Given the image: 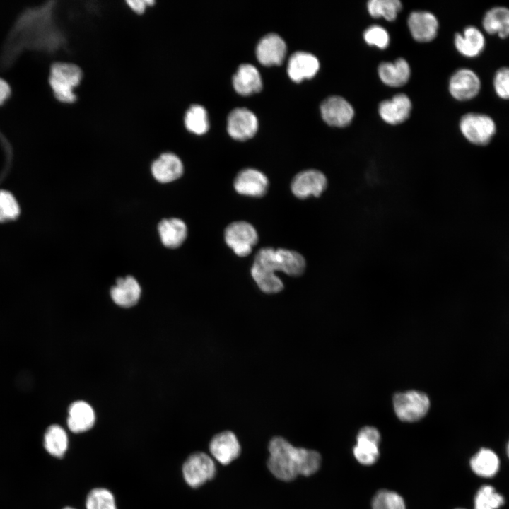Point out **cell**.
<instances>
[{
  "mask_svg": "<svg viewBox=\"0 0 509 509\" xmlns=\"http://www.w3.org/2000/svg\"><path fill=\"white\" fill-rule=\"evenodd\" d=\"M267 467L276 479L294 481L299 475L309 476L320 469L322 457L313 450L296 447L282 436H274L267 445Z\"/></svg>",
  "mask_w": 509,
  "mask_h": 509,
  "instance_id": "1",
  "label": "cell"
},
{
  "mask_svg": "<svg viewBox=\"0 0 509 509\" xmlns=\"http://www.w3.org/2000/svg\"><path fill=\"white\" fill-rule=\"evenodd\" d=\"M83 71L79 66L70 62H56L50 68L49 84L55 98L63 103L76 101V89L83 80Z\"/></svg>",
  "mask_w": 509,
  "mask_h": 509,
  "instance_id": "2",
  "label": "cell"
},
{
  "mask_svg": "<svg viewBox=\"0 0 509 509\" xmlns=\"http://www.w3.org/2000/svg\"><path fill=\"white\" fill-rule=\"evenodd\" d=\"M182 472L187 484L197 488L214 479L216 467L213 459L207 453L195 452L185 460Z\"/></svg>",
  "mask_w": 509,
  "mask_h": 509,
  "instance_id": "3",
  "label": "cell"
},
{
  "mask_svg": "<svg viewBox=\"0 0 509 509\" xmlns=\"http://www.w3.org/2000/svg\"><path fill=\"white\" fill-rule=\"evenodd\" d=\"M393 406L395 414L400 420L413 422L421 419L427 414L430 400L425 393L411 390L395 394Z\"/></svg>",
  "mask_w": 509,
  "mask_h": 509,
  "instance_id": "4",
  "label": "cell"
},
{
  "mask_svg": "<svg viewBox=\"0 0 509 509\" xmlns=\"http://www.w3.org/2000/svg\"><path fill=\"white\" fill-rule=\"evenodd\" d=\"M460 129L463 136L476 145H486L495 134L496 124L488 115L468 113L460 119Z\"/></svg>",
  "mask_w": 509,
  "mask_h": 509,
  "instance_id": "5",
  "label": "cell"
},
{
  "mask_svg": "<svg viewBox=\"0 0 509 509\" xmlns=\"http://www.w3.org/2000/svg\"><path fill=\"white\" fill-rule=\"evenodd\" d=\"M224 239L235 255L245 257L251 253L253 247L257 244L258 235L252 225L247 221H240L233 222L226 227Z\"/></svg>",
  "mask_w": 509,
  "mask_h": 509,
  "instance_id": "6",
  "label": "cell"
},
{
  "mask_svg": "<svg viewBox=\"0 0 509 509\" xmlns=\"http://www.w3.org/2000/svg\"><path fill=\"white\" fill-rule=\"evenodd\" d=\"M209 450L214 460L221 464L226 466L240 457L242 447L233 431H223L211 438L209 444Z\"/></svg>",
  "mask_w": 509,
  "mask_h": 509,
  "instance_id": "7",
  "label": "cell"
},
{
  "mask_svg": "<svg viewBox=\"0 0 509 509\" xmlns=\"http://www.w3.org/2000/svg\"><path fill=\"white\" fill-rule=\"evenodd\" d=\"M327 187V179L320 171L314 169L298 173L292 180L293 194L299 199L320 196Z\"/></svg>",
  "mask_w": 509,
  "mask_h": 509,
  "instance_id": "8",
  "label": "cell"
},
{
  "mask_svg": "<svg viewBox=\"0 0 509 509\" xmlns=\"http://www.w3.org/2000/svg\"><path fill=\"white\" fill-rule=\"evenodd\" d=\"M258 129L256 115L245 107L233 109L227 119V130L234 139L245 141L252 137Z\"/></svg>",
  "mask_w": 509,
  "mask_h": 509,
  "instance_id": "9",
  "label": "cell"
},
{
  "mask_svg": "<svg viewBox=\"0 0 509 509\" xmlns=\"http://www.w3.org/2000/svg\"><path fill=\"white\" fill-rule=\"evenodd\" d=\"M320 113L324 121L329 125L344 127L351 122L354 110L346 99L334 95L326 98L322 103Z\"/></svg>",
  "mask_w": 509,
  "mask_h": 509,
  "instance_id": "10",
  "label": "cell"
},
{
  "mask_svg": "<svg viewBox=\"0 0 509 509\" xmlns=\"http://www.w3.org/2000/svg\"><path fill=\"white\" fill-rule=\"evenodd\" d=\"M380 433L374 427L365 426L359 431L353 455L361 464L370 465L377 461L380 455Z\"/></svg>",
  "mask_w": 509,
  "mask_h": 509,
  "instance_id": "11",
  "label": "cell"
},
{
  "mask_svg": "<svg viewBox=\"0 0 509 509\" xmlns=\"http://www.w3.org/2000/svg\"><path fill=\"white\" fill-rule=\"evenodd\" d=\"M481 82L478 76L469 69H460L453 74L449 81V91L458 100L474 98L479 92Z\"/></svg>",
  "mask_w": 509,
  "mask_h": 509,
  "instance_id": "12",
  "label": "cell"
},
{
  "mask_svg": "<svg viewBox=\"0 0 509 509\" xmlns=\"http://www.w3.org/2000/svg\"><path fill=\"white\" fill-rule=\"evenodd\" d=\"M286 53L283 39L276 33L264 35L256 47L258 61L264 66L279 65L282 63Z\"/></svg>",
  "mask_w": 509,
  "mask_h": 509,
  "instance_id": "13",
  "label": "cell"
},
{
  "mask_svg": "<svg viewBox=\"0 0 509 509\" xmlns=\"http://www.w3.org/2000/svg\"><path fill=\"white\" fill-rule=\"evenodd\" d=\"M269 181L261 171L247 168L240 171L234 180L235 191L242 195L259 197L263 196L268 188Z\"/></svg>",
  "mask_w": 509,
  "mask_h": 509,
  "instance_id": "14",
  "label": "cell"
},
{
  "mask_svg": "<svg viewBox=\"0 0 509 509\" xmlns=\"http://www.w3.org/2000/svg\"><path fill=\"white\" fill-rule=\"evenodd\" d=\"M407 24L413 38L420 42L433 40L438 33V21L428 11H413L409 16Z\"/></svg>",
  "mask_w": 509,
  "mask_h": 509,
  "instance_id": "15",
  "label": "cell"
},
{
  "mask_svg": "<svg viewBox=\"0 0 509 509\" xmlns=\"http://www.w3.org/2000/svg\"><path fill=\"white\" fill-rule=\"evenodd\" d=\"M411 108V101L408 95L399 93L391 99L382 101L379 105L378 112L383 121L395 125L407 119Z\"/></svg>",
  "mask_w": 509,
  "mask_h": 509,
  "instance_id": "16",
  "label": "cell"
},
{
  "mask_svg": "<svg viewBox=\"0 0 509 509\" xmlns=\"http://www.w3.org/2000/svg\"><path fill=\"white\" fill-rule=\"evenodd\" d=\"M319 68L320 63L315 55L306 52L298 51L290 57L287 71L290 78L298 83L305 78L315 76Z\"/></svg>",
  "mask_w": 509,
  "mask_h": 509,
  "instance_id": "17",
  "label": "cell"
},
{
  "mask_svg": "<svg viewBox=\"0 0 509 509\" xmlns=\"http://www.w3.org/2000/svg\"><path fill=\"white\" fill-rule=\"evenodd\" d=\"M153 177L160 182L166 183L180 177L183 165L180 158L172 153H164L151 165Z\"/></svg>",
  "mask_w": 509,
  "mask_h": 509,
  "instance_id": "18",
  "label": "cell"
},
{
  "mask_svg": "<svg viewBox=\"0 0 509 509\" xmlns=\"http://www.w3.org/2000/svg\"><path fill=\"white\" fill-rule=\"evenodd\" d=\"M233 85L235 91L242 95L257 93L262 86L261 75L255 66L242 64L233 75Z\"/></svg>",
  "mask_w": 509,
  "mask_h": 509,
  "instance_id": "19",
  "label": "cell"
},
{
  "mask_svg": "<svg viewBox=\"0 0 509 509\" xmlns=\"http://www.w3.org/2000/svg\"><path fill=\"white\" fill-rule=\"evenodd\" d=\"M378 71L382 83L391 87L405 85L411 74L409 64L403 58H399L393 62H382L378 66Z\"/></svg>",
  "mask_w": 509,
  "mask_h": 509,
  "instance_id": "20",
  "label": "cell"
},
{
  "mask_svg": "<svg viewBox=\"0 0 509 509\" xmlns=\"http://www.w3.org/2000/svg\"><path fill=\"white\" fill-rule=\"evenodd\" d=\"M141 287L132 276L119 278L110 290L112 300L118 305L129 308L138 302L141 296Z\"/></svg>",
  "mask_w": 509,
  "mask_h": 509,
  "instance_id": "21",
  "label": "cell"
},
{
  "mask_svg": "<svg viewBox=\"0 0 509 509\" xmlns=\"http://www.w3.org/2000/svg\"><path fill=\"white\" fill-rule=\"evenodd\" d=\"M95 421V412L87 402L76 401L69 406L67 424L71 431L85 432L93 427Z\"/></svg>",
  "mask_w": 509,
  "mask_h": 509,
  "instance_id": "22",
  "label": "cell"
},
{
  "mask_svg": "<svg viewBox=\"0 0 509 509\" xmlns=\"http://www.w3.org/2000/svg\"><path fill=\"white\" fill-rule=\"evenodd\" d=\"M454 42L457 50L463 56L468 57L478 56L485 46L484 35L474 26L467 27L464 30L463 35L457 33Z\"/></svg>",
  "mask_w": 509,
  "mask_h": 509,
  "instance_id": "23",
  "label": "cell"
},
{
  "mask_svg": "<svg viewBox=\"0 0 509 509\" xmlns=\"http://www.w3.org/2000/svg\"><path fill=\"white\" fill-rule=\"evenodd\" d=\"M158 232L165 247L176 248L186 239L187 228L183 221L172 218L162 220L158 224Z\"/></svg>",
  "mask_w": 509,
  "mask_h": 509,
  "instance_id": "24",
  "label": "cell"
},
{
  "mask_svg": "<svg viewBox=\"0 0 509 509\" xmlns=\"http://www.w3.org/2000/svg\"><path fill=\"white\" fill-rule=\"evenodd\" d=\"M484 30L501 38L509 36V8L496 6L488 11L483 18Z\"/></svg>",
  "mask_w": 509,
  "mask_h": 509,
  "instance_id": "25",
  "label": "cell"
},
{
  "mask_svg": "<svg viewBox=\"0 0 509 509\" xmlns=\"http://www.w3.org/2000/svg\"><path fill=\"white\" fill-rule=\"evenodd\" d=\"M500 461L498 455L488 448L480 449L471 459L472 471L481 477H492L498 472Z\"/></svg>",
  "mask_w": 509,
  "mask_h": 509,
  "instance_id": "26",
  "label": "cell"
},
{
  "mask_svg": "<svg viewBox=\"0 0 509 509\" xmlns=\"http://www.w3.org/2000/svg\"><path fill=\"white\" fill-rule=\"evenodd\" d=\"M279 271L291 276L301 275L305 269V258L298 252L287 249L276 250Z\"/></svg>",
  "mask_w": 509,
  "mask_h": 509,
  "instance_id": "27",
  "label": "cell"
},
{
  "mask_svg": "<svg viewBox=\"0 0 509 509\" xmlns=\"http://www.w3.org/2000/svg\"><path fill=\"white\" fill-rule=\"evenodd\" d=\"M251 275L259 288L266 293H276L283 288L282 281L272 269L253 263Z\"/></svg>",
  "mask_w": 509,
  "mask_h": 509,
  "instance_id": "28",
  "label": "cell"
},
{
  "mask_svg": "<svg viewBox=\"0 0 509 509\" xmlns=\"http://www.w3.org/2000/svg\"><path fill=\"white\" fill-rule=\"evenodd\" d=\"M44 447L53 457H62L68 447L66 431L57 424L51 425L44 435Z\"/></svg>",
  "mask_w": 509,
  "mask_h": 509,
  "instance_id": "29",
  "label": "cell"
},
{
  "mask_svg": "<svg viewBox=\"0 0 509 509\" xmlns=\"http://www.w3.org/2000/svg\"><path fill=\"white\" fill-rule=\"evenodd\" d=\"M184 124L186 129L197 135L205 134L209 127L206 109L200 105H191L185 112Z\"/></svg>",
  "mask_w": 509,
  "mask_h": 509,
  "instance_id": "30",
  "label": "cell"
},
{
  "mask_svg": "<svg viewBox=\"0 0 509 509\" xmlns=\"http://www.w3.org/2000/svg\"><path fill=\"white\" fill-rule=\"evenodd\" d=\"M402 7L399 0H370L367 4L369 14L373 18H384L388 21L396 19Z\"/></svg>",
  "mask_w": 509,
  "mask_h": 509,
  "instance_id": "31",
  "label": "cell"
},
{
  "mask_svg": "<svg viewBox=\"0 0 509 509\" xmlns=\"http://www.w3.org/2000/svg\"><path fill=\"white\" fill-rule=\"evenodd\" d=\"M504 498L489 485L482 486L474 498V509H498L504 504Z\"/></svg>",
  "mask_w": 509,
  "mask_h": 509,
  "instance_id": "32",
  "label": "cell"
},
{
  "mask_svg": "<svg viewBox=\"0 0 509 509\" xmlns=\"http://www.w3.org/2000/svg\"><path fill=\"white\" fill-rule=\"evenodd\" d=\"M86 509H117L112 493L106 488H94L88 493Z\"/></svg>",
  "mask_w": 509,
  "mask_h": 509,
  "instance_id": "33",
  "label": "cell"
},
{
  "mask_svg": "<svg viewBox=\"0 0 509 509\" xmlns=\"http://www.w3.org/2000/svg\"><path fill=\"white\" fill-rule=\"evenodd\" d=\"M373 509H406L401 496L394 491L382 490L377 493L373 500Z\"/></svg>",
  "mask_w": 509,
  "mask_h": 509,
  "instance_id": "34",
  "label": "cell"
},
{
  "mask_svg": "<svg viewBox=\"0 0 509 509\" xmlns=\"http://www.w3.org/2000/svg\"><path fill=\"white\" fill-rule=\"evenodd\" d=\"M20 213L18 204L8 192L0 191V222L16 219Z\"/></svg>",
  "mask_w": 509,
  "mask_h": 509,
  "instance_id": "35",
  "label": "cell"
},
{
  "mask_svg": "<svg viewBox=\"0 0 509 509\" xmlns=\"http://www.w3.org/2000/svg\"><path fill=\"white\" fill-rule=\"evenodd\" d=\"M363 39L367 44L384 49L390 44V35L382 26L374 25L368 27L363 33Z\"/></svg>",
  "mask_w": 509,
  "mask_h": 509,
  "instance_id": "36",
  "label": "cell"
},
{
  "mask_svg": "<svg viewBox=\"0 0 509 509\" xmlns=\"http://www.w3.org/2000/svg\"><path fill=\"white\" fill-rule=\"evenodd\" d=\"M494 89L497 95L503 99H509V67L498 69L493 78Z\"/></svg>",
  "mask_w": 509,
  "mask_h": 509,
  "instance_id": "37",
  "label": "cell"
},
{
  "mask_svg": "<svg viewBox=\"0 0 509 509\" xmlns=\"http://www.w3.org/2000/svg\"><path fill=\"white\" fill-rule=\"evenodd\" d=\"M156 3L152 0H128L126 1L127 6L131 11L136 14H143L149 6H153Z\"/></svg>",
  "mask_w": 509,
  "mask_h": 509,
  "instance_id": "38",
  "label": "cell"
},
{
  "mask_svg": "<svg viewBox=\"0 0 509 509\" xmlns=\"http://www.w3.org/2000/svg\"><path fill=\"white\" fill-rule=\"evenodd\" d=\"M11 95V88L8 83L0 78V105H3Z\"/></svg>",
  "mask_w": 509,
  "mask_h": 509,
  "instance_id": "39",
  "label": "cell"
},
{
  "mask_svg": "<svg viewBox=\"0 0 509 509\" xmlns=\"http://www.w3.org/2000/svg\"><path fill=\"white\" fill-rule=\"evenodd\" d=\"M506 452H507V455H508V457H509V440H508V444H507V446H506Z\"/></svg>",
  "mask_w": 509,
  "mask_h": 509,
  "instance_id": "40",
  "label": "cell"
},
{
  "mask_svg": "<svg viewBox=\"0 0 509 509\" xmlns=\"http://www.w3.org/2000/svg\"><path fill=\"white\" fill-rule=\"evenodd\" d=\"M63 509H75V508H70V507H66V508H63Z\"/></svg>",
  "mask_w": 509,
  "mask_h": 509,
  "instance_id": "41",
  "label": "cell"
},
{
  "mask_svg": "<svg viewBox=\"0 0 509 509\" xmlns=\"http://www.w3.org/2000/svg\"><path fill=\"white\" fill-rule=\"evenodd\" d=\"M457 509H464V508H457Z\"/></svg>",
  "mask_w": 509,
  "mask_h": 509,
  "instance_id": "42",
  "label": "cell"
}]
</instances>
